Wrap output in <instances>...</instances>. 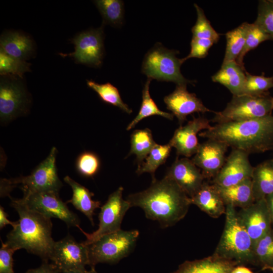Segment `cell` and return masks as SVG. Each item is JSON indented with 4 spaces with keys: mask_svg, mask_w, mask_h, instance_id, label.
<instances>
[{
    "mask_svg": "<svg viewBox=\"0 0 273 273\" xmlns=\"http://www.w3.org/2000/svg\"><path fill=\"white\" fill-rule=\"evenodd\" d=\"M126 200L131 207H140L148 218L157 221L163 228L183 219L191 204L190 198L166 175L161 180H152L147 189L131 194Z\"/></svg>",
    "mask_w": 273,
    "mask_h": 273,
    "instance_id": "6da1fadb",
    "label": "cell"
},
{
    "mask_svg": "<svg viewBox=\"0 0 273 273\" xmlns=\"http://www.w3.org/2000/svg\"><path fill=\"white\" fill-rule=\"evenodd\" d=\"M197 12V20L192 28L193 38L207 39L217 42L219 34L214 30L207 19L204 12L198 5L194 4Z\"/></svg>",
    "mask_w": 273,
    "mask_h": 273,
    "instance_id": "d590c367",
    "label": "cell"
},
{
    "mask_svg": "<svg viewBox=\"0 0 273 273\" xmlns=\"http://www.w3.org/2000/svg\"><path fill=\"white\" fill-rule=\"evenodd\" d=\"M86 273H97L96 271L95 267H91V269L89 271H87Z\"/></svg>",
    "mask_w": 273,
    "mask_h": 273,
    "instance_id": "7dc6e473",
    "label": "cell"
},
{
    "mask_svg": "<svg viewBox=\"0 0 273 273\" xmlns=\"http://www.w3.org/2000/svg\"><path fill=\"white\" fill-rule=\"evenodd\" d=\"M249 155L242 150L232 149L223 166L212 179L211 183L225 188L251 178L254 167L250 162Z\"/></svg>",
    "mask_w": 273,
    "mask_h": 273,
    "instance_id": "5bb4252c",
    "label": "cell"
},
{
    "mask_svg": "<svg viewBox=\"0 0 273 273\" xmlns=\"http://www.w3.org/2000/svg\"><path fill=\"white\" fill-rule=\"evenodd\" d=\"M254 23L273 39V3L270 0L259 2L257 17Z\"/></svg>",
    "mask_w": 273,
    "mask_h": 273,
    "instance_id": "f35d334b",
    "label": "cell"
},
{
    "mask_svg": "<svg viewBox=\"0 0 273 273\" xmlns=\"http://www.w3.org/2000/svg\"><path fill=\"white\" fill-rule=\"evenodd\" d=\"M49 260L61 272H86L85 266L89 264L88 245L68 235L55 242Z\"/></svg>",
    "mask_w": 273,
    "mask_h": 273,
    "instance_id": "30bf717a",
    "label": "cell"
},
{
    "mask_svg": "<svg viewBox=\"0 0 273 273\" xmlns=\"http://www.w3.org/2000/svg\"><path fill=\"white\" fill-rule=\"evenodd\" d=\"M251 179L255 201L273 193V158L254 167Z\"/></svg>",
    "mask_w": 273,
    "mask_h": 273,
    "instance_id": "484cf974",
    "label": "cell"
},
{
    "mask_svg": "<svg viewBox=\"0 0 273 273\" xmlns=\"http://www.w3.org/2000/svg\"><path fill=\"white\" fill-rule=\"evenodd\" d=\"M211 78L213 82L219 83L226 87L233 96L243 95L246 72L236 61L222 63L221 68Z\"/></svg>",
    "mask_w": 273,
    "mask_h": 273,
    "instance_id": "603a6c76",
    "label": "cell"
},
{
    "mask_svg": "<svg viewBox=\"0 0 273 273\" xmlns=\"http://www.w3.org/2000/svg\"><path fill=\"white\" fill-rule=\"evenodd\" d=\"M231 273H254L249 268L243 266L238 265L236 266Z\"/></svg>",
    "mask_w": 273,
    "mask_h": 273,
    "instance_id": "f6af8a7d",
    "label": "cell"
},
{
    "mask_svg": "<svg viewBox=\"0 0 273 273\" xmlns=\"http://www.w3.org/2000/svg\"><path fill=\"white\" fill-rule=\"evenodd\" d=\"M223 231L213 254L235 262L238 265H254L253 244L249 234L240 223L235 207L226 205Z\"/></svg>",
    "mask_w": 273,
    "mask_h": 273,
    "instance_id": "277c9868",
    "label": "cell"
},
{
    "mask_svg": "<svg viewBox=\"0 0 273 273\" xmlns=\"http://www.w3.org/2000/svg\"><path fill=\"white\" fill-rule=\"evenodd\" d=\"M86 84L105 103L116 106L127 114L132 113V110L122 100L117 87L110 83L99 84L93 80H87Z\"/></svg>",
    "mask_w": 273,
    "mask_h": 273,
    "instance_id": "4dcf8cb0",
    "label": "cell"
},
{
    "mask_svg": "<svg viewBox=\"0 0 273 273\" xmlns=\"http://www.w3.org/2000/svg\"><path fill=\"white\" fill-rule=\"evenodd\" d=\"M214 43L215 42L210 39L192 37L191 41V51L187 56L181 59L183 63L192 58L199 59L205 58Z\"/></svg>",
    "mask_w": 273,
    "mask_h": 273,
    "instance_id": "ab89813d",
    "label": "cell"
},
{
    "mask_svg": "<svg viewBox=\"0 0 273 273\" xmlns=\"http://www.w3.org/2000/svg\"><path fill=\"white\" fill-rule=\"evenodd\" d=\"M11 205L19 219L7 235L6 243L16 251L24 249L43 262H49L55 242L52 237L51 218L30 209L21 199L11 198Z\"/></svg>",
    "mask_w": 273,
    "mask_h": 273,
    "instance_id": "3957f363",
    "label": "cell"
},
{
    "mask_svg": "<svg viewBox=\"0 0 273 273\" xmlns=\"http://www.w3.org/2000/svg\"><path fill=\"white\" fill-rule=\"evenodd\" d=\"M151 80V79L148 78L144 84L142 92V102L140 111L137 116L127 126V130L133 128L143 119L151 116L159 115L171 120L173 118L172 114L160 110L151 98L149 92Z\"/></svg>",
    "mask_w": 273,
    "mask_h": 273,
    "instance_id": "f1b7e54d",
    "label": "cell"
},
{
    "mask_svg": "<svg viewBox=\"0 0 273 273\" xmlns=\"http://www.w3.org/2000/svg\"><path fill=\"white\" fill-rule=\"evenodd\" d=\"M64 180L71 187L73 192L72 198L66 203H71L77 210L84 214L94 225V212L100 207L101 202L93 200L94 193L69 176H66Z\"/></svg>",
    "mask_w": 273,
    "mask_h": 273,
    "instance_id": "cb8c5ba5",
    "label": "cell"
},
{
    "mask_svg": "<svg viewBox=\"0 0 273 273\" xmlns=\"http://www.w3.org/2000/svg\"><path fill=\"white\" fill-rule=\"evenodd\" d=\"M216 186L225 206L231 205L235 208L238 207L242 209L249 206L255 202L251 178L228 187Z\"/></svg>",
    "mask_w": 273,
    "mask_h": 273,
    "instance_id": "d4e9b609",
    "label": "cell"
},
{
    "mask_svg": "<svg viewBox=\"0 0 273 273\" xmlns=\"http://www.w3.org/2000/svg\"><path fill=\"white\" fill-rule=\"evenodd\" d=\"M178 53L166 48L159 42L156 43L145 56L142 72L151 79L171 81L176 85L193 83L181 73L180 66L183 63L181 59L176 56Z\"/></svg>",
    "mask_w": 273,
    "mask_h": 273,
    "instance_id": "5b68a950",
    "label": "cell"
},
{
    "mask_svg": "<svg viewBox=\"0 0 273 273\" xmlns=\"http://www.w3.org/2000/svg\"><path fill=\"white\" fill-rule=\"evenodd\" d=\"M137 230L117 232L104 235L88 244L90 267L99 263H113L126 257L132 250L139 237Z\"/></svg>",
    "mask_w": 273,
    "mask_h": 273,
    "instance_id": "52a82bcc",
    "label": "cell"
},
{
    "mask_svg": "<svg viewBox=\"0 0 273 273\" xmlns=\"http://www.w3.org/2000/svg\"><path fill=\"white\" fill-rule=\"evenodd\" d=\"M0 47V50L6 54L24 61L29 59L34 51L32 39L17 31L3 33L1 36Z\"/></svg>",
    "mask_w": 273,
    "mask_h": 273,
    "instance_id": "7402d4cb",
    "label": "cell"
},
{
    "mask_svg": "<svg viewBox=\"0 0 273 273\" xmlns=\"http://www.w3.org/2000/svg\"><path fill=\"white\" fill-rule=\"evenodd\" d=\"M25 273H61V271L51 263L43 262L39 267L30 269Z\"/></svg>",
    "mask_w": 273,
    "mask_h": 273,
    "instance_id": "b9f144b4",
    "label": "cell"
},
{
    "mask_svg": "<svg viewBox=\"0 0 273 273\" xmlns=\"http://www.w3.org/2000/svg\"><path fill=\"white\" fill-rule=\"evenodd\" d=\"M270 1L272 3H273V0H270Z\"/></svg>",
    "mask_w": 273,
    "mask_h": 273,
    "instance_id": "c3c4849f",
    "label": "cell"
},
{
    "mask_svg": "<svg viewBox=\"0 0 273 273\" xmlns=\"http://www.w3.org/2000/svg\"><path fill=\"white\" fill-rule=\"evenodd\" d=\"M272 39L261 27L254 22L249 24L245 45L236 61L244 68L243 59L248 52L256 48L261 42Z\"/></svg>",
    "mask_w": 273,
    "mask_h": 273,
    "instance_id": "e575fe53",
    "label": "cell"
},
{
    "mask_svg": "<svg viewBox=\"0 0 273 273\" xmlns=\"http://www.w3.org/2000/svg\"><path fill=\"white\" fill-rule=\"evenodd\" d=\"M123 188H118L108 197L106 203L101 207L99 214L98 229L91 234L79 230L86 236L83 242L88 245L102 236L121 230L123 218L128 210L131 207L130 203L122 198Z\"/></svg>",
    "mask_w": 273,
    "mask_h": 273,
    "instance_id": "9c48e42d",
    "label": "cell"
},
{
    "mask_svg": "<svg viewBox=\"0 0 273 273\" xmlns=\"http://www.w3.org/2000/svg\"><path fill=\"white\" fill-rule=\"evenodd\" d=\"M19 77L2 76L0 82V117L3 122L10 121L24 110L27 96Z\"/></svg>",
    "mask_w": 273,
    "mask_h": 273,
    "instance_id": "4fadbf2b",
    "label": "cell"
},
{
    "mask_svg": "<svg viewBox=\"0 0 273 273\" xmlns=\"http://www.w3.org/2000/svg\"><path fill=\"white\" fill-rule=\"evenodd\" d=\"M210 120L199 117H193L184 126L177 128L169 141L172 147L176 149L178 156L189 158L196 153L199 147L198 134L210 128Z\"/></svg>",
    "mask_w": 273,
    "mask_h": 273,
    "instance_id": "e0dca14e",
    "label": "cell"
},
{
    "mask_svg": "<svg viewBox=\"0 0 273 273\" xmlns=\"http://www.w3.org/2000/svg\"><path fill=\"white\" fill-rule=\"evenodd\" d=\"M264 199L271 216L273 226V193L266 196Z\"/></svg>",
    "mask_w": 273,
    "mask_h": 273,
    "instance_id": "ee69618b",
    "label": "cell"
},
{
    "mask_svg": "<svg viewBox=\"0 0 273 273\" xmlns=\"http://www.w3.org/2000/svg\"><path fill=\"white\" fill-rule=\"evenodd\" d=\"M199 136L225 143L249 154L273 149V116L216 124Z\"/></svg>",
    "mask_w": 273,
    "mask_h": 273,
    "instance_id": "7a4b0ae2",
    "label": "cell"
},
{
    "mask_svg": "<svg viewBox=\"0 0 273 273\" xmlns=\"http://www.w3.org/2000/svg\"><path fill=\"white\" fill-rule=\"evenodd\" d=\"M22 201L30 209L49 218H57L66 223L68 227L80 229L78 216L71 211L60 198L58 193L35 192L23 194Z\"/></svg>",
    "mask_w": 273,
    "mask_h": 273,
    "instance_id": "8fae6325",
    "label": "cell"
},
{
    "mask_svg": "<svg viewBox=\"0 0 273 273\" xmlns=\"http://www.w3.org/2000/svg\"><path fill=\"white\" fill-rule=\"evenodd\" d=\"M254 264L273 272V229L253 246Z\"/></svg>",
    "mask_w": 273,
    "mask_h": 273,
    "instance_id": "f546056e",
    "label": "cell"
},
{
    "mask_svg": "<svg viewBox=\"0 0 273 273\" xmlns=\"http://www.w3.org/2000/svg\"><path fill=\"white\" fill-rule=\"evenodd\" d=\"M57 151L53 147L46 159L25 176L13 179H3L1 185L10 192L20 184L24 194L42 192L58 193L63 184L59 178L56 165Z\"/></svg>",
    "mask_w": 273,
    "mask_h": 273,
    "instance_id": "8992f818",
    "label": "cell"
},
{
    "mask_svg": "<svg viewBox=\"0 0 273 273\" xmlns=\"http://www.w3.org/2000/svg\"><path fill=\"white\" fill-rule=\"evenodd\" d=\"M191 204L197 206L209 216L217 218L225 214L226 206L216 185L205 181L191 198Z\"/></svg>",
    "mask_w": 273,
    "mask_h": 273,
    "instance_id": "ffe728a7",
    "label": "cell"
},
{
    "mask_svg": "<svg viewBox=\"0 0 273 273\" xmlns=\"http://www.w3.org/2000/svg\"><path fill=\"white\" fill-rule=\"evenodd\" d=\"M273 87V76L253 75L246 72V80L243 95L261 96Z\"/></svg>",
    "mask_w": 273,
    "mask_h": 273,
    "instance_id": "8d00e7d4",
    "label": "cell"
},
{
    "mask_svg": "<svg viewBox=\"0 0 273 273\" xmlns=\"http://www.w3.org/2000/svg\"><path fill=\"white\" fill-rule=\"evenodd\" d=\"M130 144V150L128 156L134 154L138 166L143 162L157 144L153 138L151 131L148 128L134 130L131 135Z\"/></svg>",
    "mask_w": 273,
    "mask_h": 273,
    "instance_id": "83f0119b",
    "label": "cell"
},
{
    "mask_svg": "<svg viewBox=\"0 0 273 273\" xmlns=\"http://www.w3.org/2000/svg\"><path fill=\"white\" fill-rule=\"evenodd\" d=\"M249 23L244 22L225 34L226 44L222 63L236 61L245 45Z\"/></svg>",
    "mask_w": 273,
    "mask_h": 273,
    "instance_id": "4316f807",
    "label": "cell"
},
{
    "mask_svg": "<svg viewBox=\"0 0 273 273\" xmlns=\"http://www.w3.org/2000/svg\"><path fill=\"white\" fill-rule=\"evenodd\" d=\"M172 146L169 143L166 145L156 144L146 157V161L138 166L136 173L141 174L148 172L152 175V180H155L156 169L164 163L169 156Z\"/></svg>",
    "mask_w": 273,
    "mask_h": 273,
    "instance_id": "1f68e13d",
    "label": "cell"
},
{
    "mask_svg": "<svg viewBox=\"0 0 273 273\" xmlns=\"http://www.w3.org/2000/svg\"><path fill=\"white\" fill-rule=\"evenodd\" d=\"M75 167L78 172L85 177H93L99 171L100 160L94 153L84 152L76 159Z\"/></svg>",
    "mask_w": 273,
    "mask_h": 273,
    "instance_id": "74e56055",
    "label": "cell"
},
{
    "mask_svg": "<svg viewBox=\"0 0 273 273\" xmlns=\"http://www.w3.org/2000/svg\"><path fill=\"white\" fill-rule=\"evenodd\" d=\"M166 175L173 180L190 198L200 190L205 179L200 169L187 157L176 159Z\"/></svg>",
    "mask_w": 273,
    "mask_h": 273,
    "instance_id": "d6986e66",
    "label": "cell"
},
{
    "mask_svg": "<svg viewBox=\"0 0 273 273\" xmlns=\"http://www.w3.org/2000/svg\"><path fill=\"white\" fill-rule=\"evenodd\" d=\"M31 64L26 61L12 57L0 50V74L23 79V75L31 71Z\"/></svg>",
    "mask_w": 273,
    "mask_h": 273,
    "instance_id": "836d02e7",
    "label": "cell"
},
{
    "mask_svg": "<svg viewBox=\"0 0 273 273\" xmlns=\"http://www.w3.org/2000/svg\"><path fill=\"white\" fill-rule=\"evenodd\" d=\"M103 26L95 29L83 31L71 40L74 44V52L62 54V57H71L75 62L95 67H100L104 55V33Z\"/></svg>",
    "mask_w": 273,
    "mask_h": 273,
    "instance_id": "7c38bea8",
    "label": "cell"
},
{
    "mask_svg": "<svg viewBox=\"0 0 273 273\" xmlns=\"http://www.w3.org/2000/svg\"><path fill=\"white\" fill-rule=\"evenodd\" d=\"M17 221H11L8 219V214L5 211L4 208L0 206V229H2L7 224H10L13 228L17 225Z\"/></svg>",
    "mask_w": 273,
    "mask_h": 273,
    "instance_id": "7bdbcfd3",
    "label": "cell"
},
{
    "mask_svg": "<svg viewBox=\"0 0 273 273\" xmlns=\"http://www.w3.org/2000/svg\"><path fill=\"white\" fill-rule=\"evenodd\" d=\"M101 14L104 23L120 26L123 23L124 3L120 0H97L94 1Z\"/></svg>",
    "mask_w": 273,
    "mask_h": 273,
    "instance_id": "d6a6232c",
    "label": "cell"
},
{
    "mask_svg": "<svg viewBox=\"0 0 273 273\" xmlns=\"http://www.w3.org/2000/svg\"><path fill=\"white\" fill-rule=\"evenodd\" d=\"M229 147L224 143L213 139L200 144L191 159L200 169L205 178L213 179L223 166Z\"/></svg>",
    "mask_w": 273,
    "mask_h": 273,
    "instance_id": "2e32d148",
    "label": "cell"
},
{
    "mask_svg": "<svg viewBox=\"0 0 273 273\" xmlns=\"http://www.w3.org/2000/svg\"><path fill=\"white\" fill-rule=\"evenodd\" d=\"M238 265L234 261L211 256L193 261H186L172 273H231Z\"/></svg>",
    "mask_w": 273,
    "mask_h": 273,
    "instance_id": "44dd1931",
    "label": "cell"
},
{
    "mask_svg": "<svg viewBox=\"0 0 273 273\" xmlns=\"http://www.w3.org/2000/svg\"><path fill=\"white\" fill-rule=\"evenodd\" d=\"M61 273H86V272H83L80 271H62Z\"/></svg>",
    "mask_w": 273,
    "mask_h": 273,
    "instance_id": "bcb514c9",
    "label": "cell"
},
{
    "mask_svg": "<svg viewBox=\"0 0 273 273\" xmlns=\"http://www.w3.org/2000/svg\"><path fill=\"white\" fill-rule=\"evenodd\" d=\"M16 250L2 242L0 249V273H15L13 269V255Z\"/></svg>",
    "mask_w": 273,
    "mask_h": 273,
    "instance_id": "60d3db41",
    "label": "cell"
},
{
    "mask_svg": "<svg viewBox=\"0 0 273 273\" xmlns=\"http://www.w3.org/2000/svg\"><path fill=\"white\" fill-rule=\"evenodd\" d=\"M273 98L267 94L261 96H233L225 108L214 112L211 121L216 124L264 117L271 115Z\"/></svg>",
    "mask_w": 273,
    "mask_h": 273,
    "instance_id": "ba28073f",
    "label": "cell"
},
{
    "mask_svg": "<svg viewBox=\"0 0 273 273\" xmlns=\"http://www.w3.org/2000/svg\"><path fill=\"white\" fill-rule=\"evenodd\" d=\"M164 102L181 125L189 115L211 112L195 94L187 90L186 84L176 85L174 90L164 97Z\"/></svg>",
    "mask_w": 273,
    "mask_h": 273,
    "instance_id": "ac0fdd59",
    "label": "cell"
},
{
    "mask_svg": "<svg viewBox=\"0 0 273 273\" xmlns=\"http://www.w3.org/2000/svg\"><path fill=\"white\" fill-rule=\"evenodd\" d=\"M241 225L250 237L253 244L272 229V222L265 199L255 201L237 212Z\"/></svg>",
    "mask_w": 273,
    "mask_h": 273,
    "instance_id": "9a60e30c",
    "label": "cell"
}]
</instances>
